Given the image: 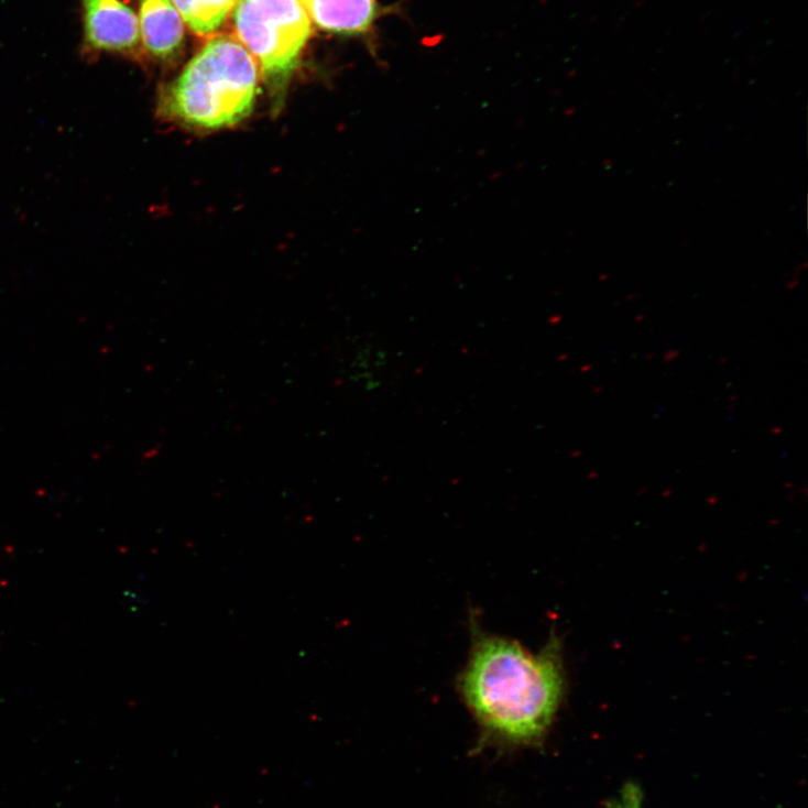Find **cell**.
Here are the masks:
<instances>
[{"label":"cell","mask_w":808,"mask_h":808,"mask_svg":"<svg viewBox=\"0 0 808 808\" xmlns=\"http://www.w3.org/2000/svg\"><path fill=\"white\" fill-rule=\"evenodd\" d=\"M301 3L318 28L341 34L367 32L378 13L375 0H301Z\"/></svg>","instance_id":"cell-6"},{"label":"cell","mask_w":808,"mask_h":808,"mask_svg":"<svg viewBox=\"0 0 808 808\" xmlns=\"http://www.w3.org/2000/svg\"><path fill=\"white\" fill-rule=\"evenodd\" d=\"M140 33L150 53L168 59L181 48L184 21L171 0H141Z\"/></svg>","instance_id":"cell-5"},{"label":"cell","mask_w":808,"mask_h":808,"mask_svg":"<svg viewBox=\"0 0 808 808\" xmlns=\"http://www.w3.org/2000/svg\"><path fill=\"white\" fill-rule=\"evenodd\" d=\"M560 642L553 636L537 654L510 640L476 631L459 690L485 740L539 744L565 697Z\"/></svg>","instance_id":"cell-1"},{"label":"cell","mask_w":808,"mask_h":808,"mask_svg":"<svg viewBox=\"0 0 808 808\" xmlns=\"http://www.w3.org/2000/svg\"><path fill=\"white\" fill-rule=\"evenodd\" d=\"M232 11L238 40L254 56L279 109L313 33L310 19L301 0H237Z\"/></svg>","instance_id":"cell-3"},{"label":"cell","mask_w":808,"mask_h":808,"mask_svg":"<svg viewBox=\"0 0 808 808\" xmlns=\"http://www.w3.org/2000/svg\"><path fill=\"white\" fill-rule=\"evenodd\" d=\"M183 21L197 34H210L218 30L237 0H171Z\"/></svg>","instance_id":"cell-7"},{"label":"cell","mask_w":808,"mask_h":808,"mask_svg":"<svg viewBox=\"0 0 808 808\" xmlns=\"http://www.w3.org/2000/svg\"><path fill=\"white\" fill-rule=\"evenodd\" d=\"M259 73L254 56L238 37H214L164 90L159 113L163 120L193 130L236 127L254 109Z\"/></svg>","instance_id":"cell-2"},{"label":"cell","mask_w":808,"mask_h":808,"mask_svg":"<svg viewBox=\"0 0 808 808\" xmlns=\"http://www.w3.org/2000/svg\"><path fill=\"white\" fill-rule=\"evenodd\" d=\"M87 42L98 51L123 52L140 40L137 14L121 0H85Z\"/></svg>","instance_id":"cell-4"}]
</instances>
